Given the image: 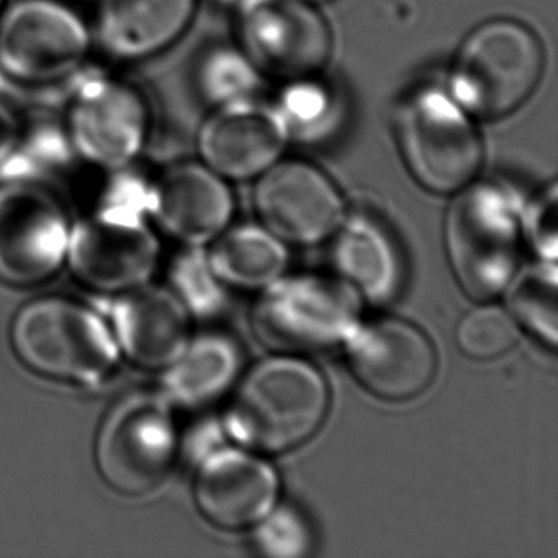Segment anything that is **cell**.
<instances>
[{
    "mask_svg": "<svg viewBox=\"0 0 558 558\" xmlns=\"http://www.w3.org/2000/svg\"><path fill=\"white\" fill-rule=\"evenodd\" d=\"M328 408V385L318 368L295 357L267 359L241 381L228 433L256 452H287L315 436Z\"/></svg>",
    "mask_w": 558,
    "mask_h": 558,
    "instance_id": "1",
    "label": "cell"
},
{
    "mask_svg": "<svg viewBox=\"0 0 558 558\" xmlns=\"http://www.w3.org/2000/svg\"><path fill=\"white\" fill-rule=\"evenodd\" d=\"M64 86L61 120L80 162L100 172L140 162L155 125L146 94L122 74L93 63Z\"/></svg>",
    "mask_w": 558,
    "mask_h": 558,
    "instance_id": "2",
    "label": "cell"
},
{
    "mask_svg": "<svg viewBox=\"0 0 558 558\" xmlns=\"http://www.w3.org/2000/svg\"><path fill=\"white\" fill-rule=\"evenodd\" d=\"M542 71L544 50L534 32L512 19H493L460 45L449 96L472 117L501 119L532 96Z\"/></svg>",
    "mask_w": 558,
    "mask_h": 558,
    "instance_id": "3",
    "label": "cell"
},
{
    "mask_svg": "<svg viewBox=\"0 0 558 558\" xmlns=\"http://www.w3.org/2000/svg\"><path fill=\"white\" fill-rule=\"evenodd\" d=\"M94 50L90 21L68 0H12L0 12V71L15 86H64Z\"/></svg>",
    "mask_w": 558,
    "mask_h": 558,
    "instance_id": "4",
    "label": "cell"
},
{
    "mask_svg": "<svg viewBox=\"0 0 558 558\" xmlns=\"http://www.w3.org/2000/svg\"><path fill=\"white\" fill-rule=\"evenodd\" d=\"M11 341L28 368L68 384H100L119 362V344L106 323L86 306L58 296L22 306Z\"/></svg>",
    "mask_w": 558,
    "mask_h": 558,
    "instance_id": "5",
    "label": "cell"
},
{
    "mask_svg": "<svg viewBox=\"0 0 558 558\" xmlns=\"http://www.w3.org/2000/svg\"><path fill=\"white\" fill-rule=\"evenodd\" d=\"M446 218L450 266L475 300L505 290L519 251V202L498 182H470L460 189Z\"/></svg>",
    "mask_w": 558,
    "mask_h": 558,
    "instance_id": "6",
    "label": "cell"
},
{
    "mask_svg": "<svg viewBox=\"0 0 558 558\" xmlns=\"http://www.w3.org/2000/svg\"><path fill=\"white\" fill-rule=\"evenodd\" d=\"M395 136L414 181L434 194H452L473 181L483 145L472 116L449 94L421 87L395 113Z\"/></svg>",
    "mask_w": 558,
    "mask_h": 558,
    "instance_id": "7",
    "label": "cell"
},
{
    "mask_svg": "<svg viewBox=\"0 0 558 558\" xmlns=\"http://www.w3.org/2000/svg\"><path fill=\"white\" fill-rule=\"evenodd\" d=\"M357 290L341 280L296 276L267 287L253 310L256 338L274 351L322 352L359 328Z\"/></svg>",
    "mask_w": 558,
    "mask_h": 558,
    "instance_id": "8",
    "label": "cell"
},
{
    "mask_svg": "<svg viewBox=\"0 0 558 558\" xmlns=\"http://www.w3.org/2000/svg\"><path fill=\"white\" fill-rule=\"evenodd\" d=\"M178 430L169 400L140 391L122 398L97 434L96 463L104 482L120 495L158 488L174 466Z\"/></svg>",
    "mask_w": 558,
    "mask_h": 558,
    "instance_id": "9",
    "label": "cell"
},
{
    "mask_svg": "<svg viewBox=\"0 0 558 558\" xmlns=\"http://www.w3.org/2000/svg\"><path fill=\"white\" fill-rule=\"evenodd\" d=\"M234 31L257 73L286 83L318 76L331 57V32L310 0H236Z\"/></svg>",
    "mask_w": 558,
    "mask_h": 558,
    "instance_id": "10",
    "label": "cell"
},
{
    "mask_svg": "<svg viewBox=\"0 0 558 558\" xmlns=\"http://www.w3.org/2000/svg\"><path fill=\"white\" fill-rule=\"evenodd\" d=\"M66 207L44 182L0 179V280L32 287L63 266L70 244Z\"/></svg>",
    "mask_w": 558,
    "mask_h": 558,
    "instance_id": "11",
    "label": "cell"
},
{
    "mask_svg": "<svg viewBox=\"0 0 558 558\" xmlns=\"http://www.w3.org/2000/svg\"><path fill=\"white\" fill-rule=\"evenodd\" d=\"M66 259L84 286L126 293L148 282L158 267L159 244L143 215L99 208L71 228Z\"/></svg>",
    "mask_w": 558,
    "mask_h": 558,
    "instance_id": "12",
    "label": "cell"
},
{
    "mask_svg": "<svg viewBox=\"0 0 558 558\" xmlns=\"http://www.w3.org/2000/svg\"><path fill=\"white\" fill-rule=\"evenodd\" d=\"M254 205L274 234L295 244L326 240L344 215L331 179L302 159L276 161L266 169L254 191Z\"/></svg>",
    "mask_w": 558,
    "mask_h": 558,
    "instance_id": "13",
    "label": "cell"
},
{
    "mask_svg": "<svg viewBox=\"0 0 558 558\" xmlns=\"http://www.w3.org/2000/svg\"><path fill=\"white\" fill-rule=\"evenodd\" d=\"M289 140L277 107L247 97L215 107L198 129L197 151L221 178L243 181L279 161Z\"/></svg>",
    "mask_w": 558,
    "mask_h": 558,
    "instance_id": "14",
    "label": "cell"
},
{
    "mask_svg": "<svg viewBox=\"0 0 558 558\" xmlns=\"http://www.w3.org/2000/svg\"><path fill=\"white\" fill-rule=\"evenodd\" d=\"M345 342L357 380L385 400L417 397L436 374V351L429 339L401 319H377L355 329Z\"/></svg>",
    "mask_w": 558,
    "mask_h": 558,
    "instance_id": "15",
    "label": "cell"
},
{
    "mask_svg": "<svg viewBox=\"0 0 558 558\" xmlns=\"http://www.w3.org/2000/svg\"><path fill=\"white\" fill-rule=\"evenodd\" d=\"M233 194L225 178L202 161H179L153 178L149 214L165 233L185 244H205L227 228Z\"/></svg>",
    "mask_w": 558,
    "mask_h": 558,
    "instance_id": "16",
    "label": "cell"
},
{
    "mask_svg": "<svg viewBox=\"0 0 558 558\" xmlns=\"http://www.w3.org/2000/svg\"><path fill=\"white\" fill-rule=\"evenodd\" d=\"M197 0H94V44L113 63L153 60L192 25Z\"/></svg>",
    "mask_w": 558,
    "mask_h": 558,
    "instance_id": "17",
    "label": "cell"
},
{
    "mask_svg": "<svg viewBox=\"0 0 558 558\" xmlns=\"http://www.w3.org/2000/svg\"><path fill=\"white\" fill-rule=\"evenodd\" d=\"M195 501L218 527L243 529L269 514L279 496L276 470L259 457L220 449L202 463L195 478Z\"/></svg>",
    "mask_w": 558,
    "mask_h": 558,
    "instance_id": "18",
    "label": "cell"
},
{
    "mask_svg": "<svg viewBox=\"0 0 558 558\" xmlns=\"http://www.w3.org/2000/svg\"><path fill=\"white\" fill-rule=\"evenodd\" d=\"M113 312L117 344L126 357L146 368H168L189 344L184 302L158 287L126 292Z\"/></svg>",
    "mask_w": 558,
    "mask_h": 558,
    "instance_id": "19",
    "label": "cell"
},
{
    "mask_svg": "<svg viewBox=\"0 0 558 558\" xmlns=\"http://www.w3.org/2000/svg\"><path fill=\"white\" fill-rule=\"evenodd\" d=\"M332 260L344 282L371 302L393 299L401 286V260L387 231L355 215L336 238Z\"/></svg>",
    "mask_w": 558,
    "mask_h": 558,
    "instance_id": "20",
    "label": "cell"
},
{
    "mask_svg": "<svg viewBox=\"0 0 558 558\" xmlns=\"http://www.w3.org/2000/svg\"><path fill=\"white\" fill-rule=\"evenodd\" d=\"M241 359L233 339L221 335L198 336L166 368L165 397L185 408L214 403L236 380Z\"/></svg>",
    "mask_w": 558,
    "mask_h": 558,
    "instance_id": "21",
    "label": "cell"
},
{
    "mask_svg": "<svg viewBox=\"0 0 558 558\" xmlns=\"http://www.w3.org/2000/svg\"><path fill=\"white\" fill-rule=\"evenodd\" d=\"M208 266L217 279L241 289L269 286L289 263L279 240L257 227H238L215 244Z\"/></svg>",
    "mask_w": 558,
    "mask_h": 558,
    "instance_id": "22",
    "label": "cell"
},
{
    "mask_svg": "<svg viewBox=\"0 0 558 558\" xmlns=\"http://www.w3.org/2000/svg\"><path fill=\"white\" fill-rule=\"evenodd\" d=\"M74 162L80 159L61 117L24 119L14 151L0 166V179H27L48 184L51 175L61 174Z\"/></svg>",
    "mask_w": 558,
    "mask_h": 558,
    "instance_id": "23",
    "label": "cell"
},
{
    "mask_svg": "<svg viewBox=\"0 0 558 558\" xmlns=\"http://www.w3.org/2000/svg\"><path fill=\"white\" fill-rule=\"evenodd\" d=\"M557 289V267L555 263H544L525 269L508 293L515 322L551 349L558 339Z\"/></svg>",
    "mask_w": 558,
    "mask_h": 558,
    "instance_id": "24",
    "label": "cell"
},
{
    "mask_svg": "<svg viewBox=\"0 0 558 558\" xmlns=\"http://www.w3.org/2000/svg\"><path fill=\"white\" fill-rule=\"evenodd\" d=\"M277 110L286 123L289 138H323L335 126L336 106L331 90L315 77L287 83Z\"/></svg>",
    "mask_w": 558,
    "mask_h": 558,
    "instance_id": "25",
    "label": "cell"
},
{
    "mask_svg": "<svg viewBox=\"0 0 558 558\" xmlns=\"http://www.w3.org/2000/svg\"><path fill=\"white\" fill-rule=\"evenodd\" d=\"M195 80L205 100L218 107L253 97L259 73L243 51L220 47L202 58Z\"/></svg>",
    "mask_w": 558,
    "mask_h": 558,
    "instance_id": "26",
    "label": "cell"
},
{
    "mask_svg": "<svg viewBox=\"0 0 558 558\" xmlns=\"http://www.w3.org/2000/svg\"><path fill=\"white\" fill-rule=\"evenodd\" d=\"M518 326L498 306L473 310L457 328V344L463 354L478 361L499 357L518 342Z\"/></svg>",
    "mask_w": 558,
    "mask_h": 558,
    "instance_id": "27",
    "label": "cell"
},
{
    "mask_svg": "<svg viewBox=\"0 0 558 558\" xmlns=\"http://www.w3.org/2000/svg\"><path fill=\"white\" fill-rule=\"evenodd\" d=\"M257 524L254 545L267 557L296 558L312 550L313 534L308 522L289 506L276 511L270 509L269 515H264Z\"/></svg>",
    "mask_w": 558,
    "mask_h": 558,
    "instance_id": "28",
    "label": "cell"
},
{
    "mask_svg": "<svg viewBox=\"0 0 558 558\" xmlns=\"http://www.w3.org/2000/svg\"><path fill=\"white\" fill-rule=\"evenodd\" d=\"M185 303L198 315H215L223 308L225 293L220 280L208 266L207 256L191 253L185 256L178 272Z\"/></svg>",
    "mask_w": 558,
    "mask_h": 558,
    "instance_id": "29",
    "label": "cell"
},
{
    "mask_svg": "<svg viewBox=\"0 0 558 558\" xmlns=\"http://www.w3.org/2000/svg\"><path fill=\"white\" fill-rule=\"evenodd\" d=\"M558 191L551 182L525 215V236L544 263H555L558 254Z\"/></svg>",
    "mask_w": 558,
    "mask_h": 558,
    "instance_id": "30",
    "label": "cell"
},
{
    "mask_svg": "<svg viewBox=\"0 0 558 558\" xmlns=\"http://www.w3.org/2000/svg\"><path fill=\"white\" fill-rule=\"evenodd\" d=\"M24 117L11 106L8 97H0V166L4 165L17 145Z\"/></svg>",
    "mask_w": 558,
    "mask_h": 558,
    "instance_id": "31",
    "label": "cell"
},
{
    "mask_svg": "<svg viewBox=\"0 0 558 558\" xmlns=\"http://www.w3.org/2000/svg\"><path fill=\"white\" fill-rule=\"evenodd\" d=\"M9 86H11V83H9L8 77L0 71V97L8 96Z\"/></svg>",
    "mask_w": 558,
    "mask_h": 558,
    "instance_id": "32",
    "label": "cell"
},
{
    "mask_svg": "<svg viewBox=\"0 0 558 558\" xmlns=\"http://www.w3.org/2000/svg\"><path fill=\"white\" fill-rule=\"evenodd\" d=\"M8 4L5 0H0V12H2V9H4V5Z\"/></svg>",
    "mask_w": 558,
    "mask_h": 558,
    "instance_id": "33",
    "label": "cell"
},
{
    "mask_svg": "<svg viewBox=\"0 0 558 558\" xmlns=\"http://www.w3.org/2000/svg\"><path fill=\"white\" fill-rule=\"evenodd\" d=\"M310 2H319V0H310Z\"/></svg>",
    "mask_w": 558,
    "mask_h": 558,
    "instance_id": "34",
    "label": "cell"
}]
</instances>
